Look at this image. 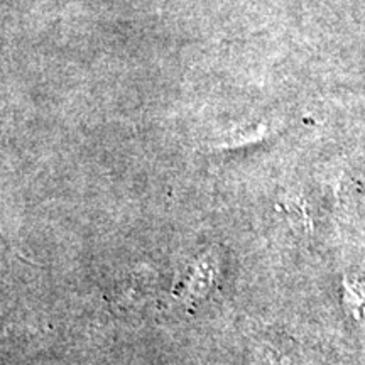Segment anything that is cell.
Here are the masks:
<instances>
[{
  "label": "cell",
  "instance_id": "1",
  "mask_svg": "<svg viewBox=\"0 0 365 365\" xmlns=\"http://www.w3.org/2000/svg\"><path fill=\"white\" fill-rule=\"evenodd\" d=\"M345 301L346 307L359 323L365 327V279H345Z\"/></svg>",
  "mask_w": 365,
  "mask_h": 365
}]
</instances>
